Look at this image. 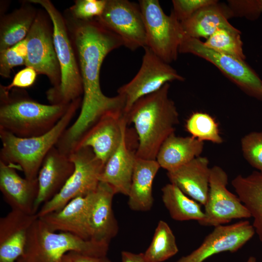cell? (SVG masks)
<instances>
[{"instance_id":"34","label":"cell","mask_w":262,"mask_h":262,"mask_svg":"<svg viewBox=\"0 0 262 262\" xmlns=\"http://www.w3.org/2000/svg\"><path fill=\"white\" fill-rule=\"evenodd\" d=\"M231 17L254 20L262 13V0H231L227 5Z\"/></svg>"},{"instance_id":"14","label":"cell","mask_w":262,"mask_h":262,"mask_svg":"<svg viewBox=\"0 0 262 262\" xmlns=\"http://www.w3.org/2000/svg\"><path fill=\"white\" fill-rule=\"evenodd\" d=\"M255 233L252 225L246 220L215 227L199 246L176 262H204L220 253L235 252L249 241Z\"/></svg>"},{"instance_id":"38","label":"cell","mask_w":262,"mask_h":262,"mask_svg":"<svg viewBox=\"0 0 262 262\" xmlns=\"http://www.w3.org/2000/svg\"><path fill=\"white\" fill-rule=\"evenodd\" d=\"M72 262H111L106 256L97 257L84 255L74 251L68 253Z\"/></svg>"},{"instance_id":"42","label":"cell","mask_w":262,"mask_h":262,"mask_svg":"<svg viewBox=\"0 0 262 262\" xmlns=\"http://www.w3.org/2000/svg\"><path fill=\"white\" fill-rule=\"evenodd\" d=\"M246 262H257L256 259L253 256H250L248 258Z\"/></svg>"},{"instance_id":"22","label":"cell","mask_w":262,"mask_h":262,"mask_svg":"<svg viewBox=\"0 0 262 262\" xmlns=\"http://www.w3.org/2000/svg\"><path fill=\"white\" fill-rule=\"evenodd\" d=\"M136 151L129 146L127 129L118 147L105 164L100 181L108 184L115 194L128 196L136 159Z\"/></svg>"},{"instance_id":"11","label":"cell","mask_w":262,"mask_h":262,"mask_svg":"<svg viewBox=\"0 0 262 262\" xmlns=\"http://www.w3.org/2000/svg\"><path fill=\"white\" fill-rule=\"evenodd\" d=\"M228 176L221 167L211 168L207 200L204 205V218L198 223L204 226L225 225L233 219L248 218L251 214L238 196L227 188Z\"/></svg>"},{"instance_id":"35","label":"cell","mask_w":262,"mask_h":262,"mask_svg":"<svg viewBox=\"0 0 262 262\" xmlns=\"http://www.w3.org/2000/svg\"><path fill=\"white\" fill-rule=\"evenodd\" d=\"M217 2L216 0H173L172 12L177 19L181 22L201 8Z\"/></svg>"},{"instance_id":"23","label":"cell","mask_w":262,"mask_h":262,"mask_svg":"<svg viewBox=\"0 0 262 262\" xmlns=\"http://www.w3.org/2000/svg\"><path fill=\"white\" fill-rule=\"evenodd\" d=\"M232 17L227 5L216 2L203 7L188 19L180 22L184 34L199 39H207L218 29L240 31L228 21Z\"/></svg>"},{"instance_id":"32","label":"cell","mask_w":262,"mask_h":262,"mask_svg":"<svg viewBox=\"0 0 262 262\" xmlns=\"http://www.w3.org/2000/svg\"><path fill=\"white\" fill-rule=\"evenodd\" d=\"M241 142L245 159L262 173V132H251L244 136Z\"/></svg>"},{"instance_id":"10","label":"cell","mask_w":262,"mask_h":262,"mask_svg":"<svg viewBox=\"0 0 262 262\" xmlns=\"http://www.w3.org/2000/svg\"><path fill=\"white\" fill-rule=\"evenodd\" d=\"M144 50L138 72L130 82L117 90L118 94L125 99L124 114L141 98L158 91L170 82L184 80L169 64L162 60L148 47H145Z\"/></svg>"},{"instance_id":"41","label":"cell","mask_w":262,"mask_h":262,"mask_svg":"<svg viewBox=\"0 0 262 262\" xmlns=\"http://www.w3.org/2000/svg\"><path fill=\"white\" fill-rule=\"evenodd\" d=\"M59 262H72L68 253L65 255Z\"/></svg>"},{"instance_id":"19","label":"cell","mask_w":262,"mask_h":262,"mask_svg":"<svg viewBox=\"0 0 262 262\" xmlns=\"http://www.w3.org/2000/svg\"><path fill=\"white\" fill-rule=\"evenodd\" d=\"M115 194L108 184L100 181L93 198L89 211L91 239L109 245L117 234L118 226L112 208Z\"/></svg>"},{"instance_id":"24","label":"cell","mask_w":262,"mask_h":262,"mask_svg":"<svg viewBox=\"0 0 262 262\" xmlns=\"http://www.w3.org/2000/svg\"><path fill=\"white\" fill-rule=\"evenodd\" d=\"M160 167L156 160L136 157L128 196L131 210L146 212L151 209L154 201L152 184Z\"/></svg>"},{"instance_id":"16","label":"cell","mask_w":262,"mask_h":262,"mask_svg":"<svg viewBox=\"0 0 262 262\" xmlns=\"http://www.w3.org/2000/svg\"><path fill=\"white\" fill-rule=\"evenodd\" d=\"M74 168L69 156L62 153L55 146L50 150L37 176L38 193L34 204V213L60 192Z\"/></svg>"},{"instance_id":"17","label":"cell","mask_w":262,"mask_h":262,"mask_svg":"<svg viewBox=\"0 0 262 262\" xmlns=\"http://www.w3.org/2000/svg\"><path fill=\"white\" fill-rule=\"evenodd\" d=\"M93 193L76 197L61 210L39 218L53 231L69 233L85 240H90L89 216Z\"/></svg>"},{"instance_id":"12","label":"cell","mask_w":262,"mask_h":262,"mask_svg":"<svg viewBox=\"0 0 262 262\" xmlns=\"http://www.w3.org/2000/svg\"><path fill=\"white\" fill-rule=\"evenodd\" d=\"M117 35L123 46L134 50L146 47V34L142 14L136 3L127 0H107L102 15L96 18Z\"/></svg>"},{"instance_id":"13","label":"cell","mask_w":262,"mask_h":262,"mask_svg":"<svg viewBox=\"0 0 262 262\" xmlns=\"http://www.w3.org/2000/svg\"><path fill=\"white\" fill-rule=\"evenodd\" d=\"M25 39L28 49L26 66L47 76L52 87H57L60 82L61 73L53 42V30L43 15H36Z\"/></svg>"},{"instance_id":"30","label":"cell","mask_w":262,"mask_h":262,"mask_svg":"<svg viewBox=\"0 0 262 262\" xmlns=\"http://www.w3.org/2000/svg\"><path fill=\"white\" fill-rule=\"evenodd\" d=\"M185 128L191 136L199 141H210L215 144L223 142L218 123L207 113H193L186 120Z\"/></svg>"},{"instance_id":"4","label":"cell","mask_w":262,"mask_h":262,"mask_svg":"<svg viewBox=\"0 0 262 262\" xmlns=\"http://www.w3.org/2000/svg\"><path fill=\"white\" fill-rule=\"evenodd\" d=\"M82 101L81 98L72 101L56 125L43 135L21 138L0 130V161L21 170L25 178L32 180L37 179L45 157L56 146L68 127L77 111L81 106Z\"/></svg>"},{"instance_id":"31","label":"cell","mask_w":262,"mask_h":262,"mask_svg":"<svg viewBox=\"0 0 262 262\" xmlns=\"http://www.w3.org/2000/svg\"><path fill=\"white\" fill-rule=\"evenodd\" d=\"M240 34V31L220 29L208 37L204 43L216 51L245 61L246 55L243 50Z\"/></svg>"},{"instance_id":"2","label":"cell","mask_w":262,"mask_h":262,"mask_svg":"<svg viewBox=\"0 0 262 262\" xmlns=\"http://www.w3.org/2000/svg\"><path fill=\"white\" fill-rule=\"evenodd\" d=\"M169 83L158 91L139 99L124 115L134 125L138 137L137 158L156 160L166 138L175 133L179 123V113L169 97Z\"/></svg>"},{"instance_id":"28","label":"cell","mask_w":262,"mask_h":262,"mask_svg":"<svg viewBox=\"0 0 262 262\" xmlns=\"http://www.w3.org/2000/svg\"><path fill=\"white\" fill-rule=\"evenodd\" d=\"M162 198L171 217L176 221L196 220L204 218L200 204L187 196L177 186L170 183L162 189Z\"/></svg>"},{"instance_id":"40","label":"cell","mask_w":262,"mask_h":262,"mask_svg":"<svg viewBox=\"0 0 262 262\" xmlns=\"http://www.w3.org/2000/svg\"><path fill=\"white\" fill-rule=\"evenodd\" d=\"M16 53L19 56L26 59L28 49L26 40L25 39L12 47Z\"/></svg>"},{"instance_id":"36","label":"cell","mask_w":262,"mask_h":262,"mask_svg":"<svg viewBox=\"0 0 262 262\" xmlns=\"http://www.w3.org/2000/svg\"><path fill=\"white\" fill-rule=\"evenodd\" d=\"M25 63L26 59L18 56L12 47L0 51V75L3 77L9 78L14 67Z\"/></svg>"},{"instance_id":"8","label":"cell","mask_w":262,"mask_h":262,"mask_svg":"<svg viewBox=\"0 0 262 262\" xmlns=\"http://www.w3.org/2000/svg\"><path fill=\"white\" fill-rule=\"evenodd\" d=\"M139 5L146 34V47L164 62L176 60L184 33L172 12L166 15L158 0H141Z\"/></svg>"},{"instance_id":"18","label":"cell","mask_w":262,"mask_h":262,"mask_svg":"<svg viewBox=\"0 0 262 262\" xmlns=\"http://www.w3.org/2000/svg\"><path fill=\"white\" fill-rule=\"evenodd\" d=\"M13 210L0 218V262H16L22 255L30 229L37 218Z\"/></svg>"},{"instance_id":"20","label":"cell","mask_w":262,"mask_h":262,"mask_svg":"<svg viewBox=\"0 0 262 262\" xmlns=\"http://www.w3.org/2000/svg\"><path fill=\"white\" fill-rule=\"evenodd\" d=\"M0 190L11 210L33 214L38 196L37 179L22 178L14 167L0 161Z\"/></svg>"},{"instance_id":"7","label":"cell","mask_w":262,"mask_h":262,"mask_svg":"<svg viewBox=\"0 0 262 262\" xmlns=\"http://www.w3.org/2000/svg\"><path fill=\"white\" fill-rule=\"evenodd\" d=\"M75 168L65 184L52 199L37 212L38 218L62 209L72 199L94 192L100 182L104 165L88 147L76 149L69 155Z\"/></svg>"},{"instance_id":"37","label":"cell","mask_w":262,"mask_h":262,"mask_svg":"<svg viewBox=\"0 0 262 262\" xmlns=\"http://www.w3.org/2000/svg\"><path fill=\"white\" fill-rule=\"evenodd\" d=\"M37 72L33 68L26 66L18 71L14 76L12 82L7 86L0 84V88L8 92L14 89L25 88L31 86L34 82Z\"/></svg>"},{"instance_id":"3","label":"cell","mask_w":262,"mask_h":262,"mask_svg":"<svg viewBox=\"0 0 262 262\" xmlns=\"http://www.w3.org/2000/svg\"><path fill=\"white\" fill-rule=\"evenodd\" d=\"M0 88V130L21 138L43 135L63 116L69 105L44 104L25 93Z\"/></svg>"},{"instance_id":"29","label":"cell","mask_w":262,"mask_h":262,"mask_svg":"<svg viewBox=\"0 0 262 262\" xmlns=\"http://www.w3.org/2000/svg\"><path fill=\"white\" fill-rule=\"evenodd\" d=\"M179 251L175 235L168 224L160 220L156 228L152 241L144 253L149 262H162Z\"/></svg>"},{"instance_id":"21","label":"cell","mask_w":262,"mask_h":262,"mask_svg":"<svg viewBox=\"0 0 262 262\" xmlns=\"http://www.w3.org/2000/svg\"><path fill=\"white\" fill-rule=\"evenodd\" d=\"M205 157L198 156L167 175L170 183L189 197L204 205L208 198L211 168Z\"/></svg>"},{"instance_id":"6","label":"cell","mask_w":262,"mask_h":262,"mask_svg":"<svg viewBox=\"0 0 262 262\" xmlns=\"http://www.w3.org/2000/svg\"><path fill=\"white\" fill-rule=\"evenodd\" d=\"M29 1L41 5L52 25L53 42L60 68L61 79L57 87H52L47 92V98L50 104L69 105L81 98L83 86L78 59L68 36L66 23L50 0Z\"/></svg>"},{"instance_id":"33","label":"cell","mask_w":262,"mask_h":262,"mask_svg":"<svg viewBox=\"0 0 262 262\" xmlns=\"http://www.w3.org/2000/svg\"><path fill=\"white\" fill-rule=\"evenodd\" d=\"M107 0H77L70 11L74 19L91 20L102 15Z\"/></svg>"},{"instance_id":"39","label":"cell","mask_w":262,"mask_h":262,"mask_svg":"<svg viewBox=\"0 0 262 262\" xmlns=\"http://www.w3.org/2000/svg\"><path fill=\"white\" fill-rule=\"evenodd\" d=\"M121 260L122 262H149L144 253L136 254L126 251H122Z\"/></svg>"},{"instance_id":"26","label":"cell","mask_w":262,"mask_h":262,"mask_svg":"<svg viewBox=\"0 0 262 262\" xmlns=\"http://www.w3.org/2000/svg\"><path fill=\"white\" fill-rule=\"evenodd\" d=\"M231 184L253 218L252 226L262 242V173L255 171L247 176L239 175Z\"/></svg>"},{"instance_id":"1","label":"cell","mask_w":262,"mask_h":262,"mask_svg":"<svg viewBox=\"0 0 262 262\" xmlns=\"http://www.w3.org/2000/svg\"><path fill=\"white\" fill-rule=\"evenodd\" d=\"M70 26L82 82L83 98L80 113L69 127L71 133L82 137L102 116L109 113H123L124 97H109L102 92L100 70L105 57L123 46L121 38L101 25L96 18L74 19Z\"/></svg>"},{"instance_id":"9","label":"cell","mask_w":262,"mask_h":262,"mask_svg":"<svg viewBox=\"0 0 262 262\" xmlns=\"http://www.w3.org/2000/svg\"><path fill=\"white\" fill-rule=\"evenodd\" d=\"M179 52L192 54L210 62L247 95L262 100V81L244 60L216 51L200 39L185 34Z\"/></svg>"},{"instance_id":"15","label":"cell","mask_w":262,"mask_h":262,"mask_svg":"<svg viewBox=\"0 0 262 262\" xmlns=\"http://www.w3.org/2000/svg\"><path fill=\"white\" fill-rule=\"evenodd\" d=\"M127 125L124 114H106L85 133L75 149L82 147L91 148L105 165L120 144Z\"/></svg>"},{"instance_id":"25","label":"cell","mask_w":262,"mask_h":262,"mask_svg":"<svg viewBox=\"0 0 262 262\" xmlns=\"http://www.w3.org/2000/svg\"><path fill=\"white\" fill-rule=\"evenodd\" d=\"M204 142L190 136H169L161 146L156 160L161 167L170 171L200 156Z\"/></svg>"},{"instance_id":"27","label":"cell","mask_w":262,"mask_h":262,"mask_svg":"<svg viewBox=\"0 0 262 262\" xmlns=\"http://www.w3.org/2000/svg\"><path fill=\"white\" fill-rule=\"evenodd\" d=\"M36 15L33 8L24 6L1 17L0 51L25 39Z\"/></svg>"},{"instance_id":"5","label":"cell","mask_w":262,"mask_h":262,"mask_svg":"<svg viewBox=\"0 0 262 262\" xmlns=\"http://www.w3.org/2000/svg\"><path fill=\"white\" fill-rule=\"evenodd\" d=\"M109 245L69 233L53 231L37 217L29 231L24 252L16 262H59L71 251L106 256Z\"/></svg>"}]
</instances>
